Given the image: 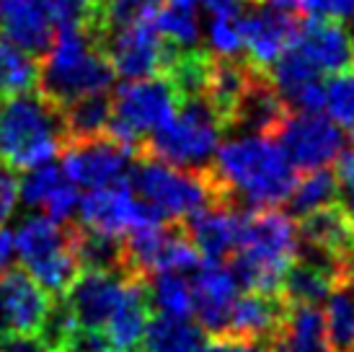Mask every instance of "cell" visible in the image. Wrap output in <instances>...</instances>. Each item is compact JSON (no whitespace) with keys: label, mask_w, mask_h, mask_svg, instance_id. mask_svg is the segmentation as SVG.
Here are the masks:
<instances>
[{"label":"cell","mask_w":354,"mask_h":352,"mask_svg":"<svg viewBox=\"0 0 354 352\" xmlns=\"http://www.w3.org/2000/svg\"><path fill=\"white\" fill-rule=\"evenodd\" d=\"M215 171L243 210L285 205L297 182V171L274 137L241 135L217 146Z\"/></svg>","instance_id":"cell-1"},{"label":"cell","mask_w":354,"mask_h":352,"mask_svg":"<svg viewBox=\"0 0 354 352\" xmlns=\"http://www.w3.org/2000/svg\"><path fill=\"white\" fill-rule=\"evenodd\" d=\"M117 78L104 39L91 26H62L50 52L39 60L34 91L62 109L73 98L109 91Z\"/></svg>","instance_id":"cell-2"},{"label":"cell","mask_w":354,"mask_h":352,"mask_svg":"<svg viewBox=\"0 0 354 352\" xmlns=\"http://www.w3.org/2000/svg\"><path fill=\"white\" fill-rule=\"evenodd\" d=\"M297 256V225L279 207L248 210L241 244L225 259L236 283L246 290L277 293L287 264Z\"/></svg>","instance_id":"cell-3"},{"label":"cell","mask_w":354,"mask_h":352,"mask_svg":"<svg viewBox=\"0 0 354 352\" xmlns=\"http://www.w3.org/2000/svg\"><path fill=\"white\" fill-rule=\"evenodd\" d=\"M135 161L138 164L132 166L127 179L129 186L166 220H184L207 205H220V202L238 205L212 166L181 168L150 156H138Z\"/></svg>","instance_id":"cell-4"},{"label":"cell","mask_w":354,"mask_h":352,"mask_svg":"<svg viewBox=\"0 0 354 352\" xmlns=\"http://www.w3.org/2000/svg\"><path fill=\"white\" fill-rule=\"evenodd\" d=\"M65 143L62 112L34 88L0 104V161L16 171L41 166Z\"/></svg>","instance_id":"cell-5"},{"label":"cell","mask_w":354,"mask_h":352,"mask_svg":"<svg viewBox=\"0 0 354 352\" xmlns=\"http://www.w3.org/2000/svg\"><path fill=\"white\" fill-rule=\"evenodd\" d=\"M223 132L225 127L205 96L184 98L174 117L145 137L138 156L158 158L181 168H205L212 164Z\"/></svg>","instance_id":"cell-6"},{"label":"cell","mask_w":354,"mask_h":352,"mask_svg":"<svg viewBox=\"0 0 354 352\" xmlns=\"http://www.w3.org/2000/svg\"><path fill=\"white\" fill-rule=\"evenodd\" d=\"M181 104V96L166 76L129 80L111 94V122L109 135L117 137L135 156L145 137L174 117Z\"/></svg>","instance_id":"cell-7"},{"label":"cell","mask_w":354,"mask_h":352,"mask_svg":"<svg viewBox=\"0 0 354 352\" xmlns=\"http://www.w3.org/2000/svg\"><path fill=\"white\" fill-rule=\"evenodd\" d=\"M354 137V130H344L339 122L326 117L324 112L315 114H295L290 112L285 125L279 127L274 140L287 153L290 164L300 171L331 166L342 156Z\"/></svg>","instance_id":"cell-8"},{"label":"cell","mask_w":354,"mask_h":352,"mask_svg":"<svg viewBox=\"0 0 354 352\" xmlns=\"http://www.w3.org/2000/svg\"><path fill=\"white\" fill-rule=\"evenodd\" d=\"M163 220L166 218L160 215L156 207H150L145 200L135 195L127 176L114 184L91 189L88 195L78 200V223L91 231L124 236L132 228L156 225Z\"/></svg>","instance_id":"cell-9"},{"label":"cell","mask_w":354,"mask_h":352,"mask_svg":"<svg viewBox=\"0 0 354 352\" xmlns=\"http://www.w3.org/2000/svg\"><path fill=\"white\" fill-rule=\"evenodd\" d=\"M57 156L62 161V174L73 184L99 189L124 179L127 164L135 158V153L127 146H122L117 137L104 132L83 140H65Z\"/></svg>","instance_id":"cell-10"},{"label":"cell","mask_w":354,"mask_h":352,"mask_svg":"<svg viewBox=\"0 0 354 352\" xmlns=\"http://www.w3.org/2000/svg\"><path fill=\"white\" fill-rule=\"evenodd\" d=\"M300 13L277 8L272 3H256L251 13L241 16V39L246 60L254 68L269 73L274 60L285 52L297 34L300 26Z\"/></svg>","instance_id":"cell-11"},{"label":"cell","mask_w":354,"mask_h":352,"mask_svg":"<svg viewBox=\"0 0 354 352\" xmlns=\"http://www.w3.org/2000/svg\"><path fill=\"white\" fill-rule=\"evenodd\" d=\"M52 306V295L24 267H13L0 277V337H37Z\"/></svg>","instance_id":"cell-12"},{"label":"cell","mask_w":354,"mask_h":352,"mask_svg":"<svg viewBox=\"0 0 354 352\" xmlns=\"http://www.w3.org/2000/svg\"><path fill=\"white\" fill-rule=\"evenodd\" d=\"M104 49L119 78L138 80L160 76L166 39L158 34L153 19H140L111 31L104 42Z\"/></svg>","instance_id":"cell-13"},{"label":"cell","mask_w":354,"mask_h":352,"mask_svg":"<svg viewBox=\"0 0 354 352\" xmlns=\"http://www.w3.org/2000/svg\"><path fill=\"white\" fill-rule=\"evenodd\" d=\"M246 218L248 210H243L241 205L220 202V205H207L197 213H192L181 223L205 262L225 264L227 256L241 244Z\"/></svg>","instance_id":"cell-14"},{"label":"cell","mask_w":354,"mask_h":352,"mask_svg":"<svg viewBox=\"0 0 354 352\" xmlns=\"http://www.w3.org/2000/svg\"><path fill=\"white\" fill-rule=\"evenodd\" d=\"M129 277L122 272H104V270H83L75 277V283L62 293L65 303L75 324L104 329L111 313L124 298Z\"/></svg>","instance_id":"cell-15"},{"label":"cell","mask_w":354,"mask_h":352,"mask_svg":"<svg viewBox=\"0 0 354 352\" xmlns=\"http://www.w3.org/2000/svg\"><path fill=\"white\" fill-rule=\"evenodd\" d=\"M287 117H290V109L274 88L269 73L254 70V76L233 107L230 130H236L241 135L274 137Z\"/></svg>","instance_id":"cell-16"},{"label":"cell","mask_w":354,"mask_h":352,"mask_svg":"<svg viewBox=\"0 0 354 352\" xmlns=\"http://www.w3.org/2000/svg\"><path fill=\"white\" fill-rule=\"evenodd\" d=\"M238 295V283L223 262H205L194 270L192 280V316L207 337L225 332L227 313Z\"/></svg>","instance_id":"cell-17"},{"label":"cell","mask_w":354,"mask_h":352,"mask_svg":"<svg viewBox=\"0 0 354 352\" xmlns=\"http://www.w3.org/2000/svg\"><path fill=\"white\" fill-rule=\"evenodd\" d=\"M292 44L321 73H331L334 76V73L352 68L349 34H346L344 24L339 19H324V16L300 19V26H297Z\"/></svg>","instance_id":"cell-18"},{"label":"cell","mask_w":354,"mask_h":352,"mask_svg":"<svg viewBox=\"0 0 354 352\" xmlns=\"http://www.w3.org/2000/svg\"><path fill=\"white\" fill-rule=\"evenodd\" d=\"M287 303L279 293H261V290H246L236 295V301L227 313L225 332L220 337L233 340H251V342H266L279 326Z\"/></svg>","instance_id":"cell-19"},{"label":"cell","mask_w":354,"mask_h":352,"mask_svg":"<svg viewBox=\"0 0 354 352\" xmlns=\"http://www.w3.org/2000/svg\"><path fill=\"white\" fill-rule=\"evenodd\" d=\"M0 34L41 60L55 42V24L37 0H0Z\"/></svg>","instance_id":"cell-20"},{"label":"cell","mask_w":354,"mask_h":352,"mask_svg":"<svg viewBox=\"0 0 354 352\" xmlns=\"http://www.w3.org/2000/svg\"><path fill=\"white\" fill-rule=\"evenodd\" d=\"M269 352H331L326 340L324 311L318 306H287L274 334L266 340Z\"/></svg>","instance_id":"cell-21"},{"label":"cell","mask_w":354,"mask_h":352,"mask_svg":"<svg viewBox=\"0 0 354 352\" xmlns=\"http://www.w3.org/2000/svg\"><path fill=\"white\" fill-rule=\"evenodd\" d=\"M150 313H153V306H150L148 280L129 277L122 303L117 306V311L111 313V319L104 326L111 347L119 352H138Z\"/></svg>","instance_id":"cell-22"},{"label":"cell","mask_w":354,"mask_h":352,"mask_svg":"<svg viewBox=\"0 0 354 352\" xmlns=\"http://www.w3.org/2000/svg\"><path fill=\"white\" fill-rule=\"evenodd\" d=\"M75 238V220L57 223L47 215H31L19 225V234H13L16 254L21 259V267L26 270L37 264L44 256L59 252L62 246H70Z\"/></svg>","instance_id":"cell-23"},{"label":"cell","mask_w":354,"mask_h":352,"mask_svg":"<svg viewBox=\"0 0 354 352\" xmlns=\"http://www.w3.org/2000/svg\"><path fill=\"white\" fill-rule=\"evenodd\" d=\"M207 334L189 319H171L163 313H150L138 352H199Z\"/></svg>","instance_id":"cell-24"},{"label":"cell","mask_w":354,"mask_h":352,"mask_svg":"<svg viewBox=\"0 0 354 352\" xmlns=\"http://www.w3.org/2000/svg\"><path fill=\"white\" fill-rule=\"evenodd\" d=\"M59 112H62L65 140L104 135L109 132V122H111V91H96V94L73 98Z\"/></svg>","instance_id":"cell-25"},{"label":"cell","mask_w":354,"mask_h":352,"mask_svg":"<svg viewBox=\"0 0 354 352\" xmlns=\"http://www.w3.org/2000/svg\"><path fill=\"white\" fill-rule=\"evenodd\" d=\"M328 202H336V174L328 166L305 171L285 200L287 215L292 218H303Z\"/></svg>","instance_id":"cell-26"},{"label":"cell","mask_w":354,"mask_h":352,"mask_svg":"<svg viewBox=\"0 0 354 352\" xmlns=\"http://www.w3.org/2000/svg\"><path fill=\"white\" fill-rule=\"evenodd\" d=\"M37 68L39 60L0 34V104L31 91L37 83Z\"/></svg>","instance_id":"cell-27"},{"label":"cell","mask_w":354,"mask_h":352,"mask_svg":"<svg viewBox=\"0 0 354 352\" xmlns=\"http://www.w3.org/2000/svg\"><path fill=\"white\" fill-rule=\"evenodd\" d=\"M148 293L153 313L171 319H192V283L184 272H156L148 280Z\"/></svg>","instance_id":"cell-28"},{"label":"cell","mask_w":354,"mask_h":352,"mask_svg":"<svg viewBox=\"0 0 354 352\" xmlns=\"http://www.w3.org/2000/svg\"><path fill=\"white\" fill-rule=\"evenodd\" d=\"M326 340L328 347L346 352L354 344V285H344L326 298Z\"/></svg>","instance_id":"cell-29"},{"label":"cell","mask_w":354,"mask_h":352,"mask_svg":"<svg viewBox=\"0 0 354 352\" xmlns=\"http://www.w3.org/2000/svg\"><path fill=\"white\" fill-rule=\"evenodd\" d=\"M153 24H156L158 34L166 42H171V44H176V47H197L199 24L194 8L171 6V3L160 0L156 16H153Z\"/></svg>","instance_id":"cell-30"},{"label":"cell","mask_w":354,"mask_h":352,"mask_svg":"<svg viewBox=\"0 0 354 352\" xmlns=\"http://www.w3.org/2000/svg\"><path fill=\"white\" fill-rule=\"evenodd\" d=\"M29 174L19 179V197L24 200L26 207H44L50 195L57 189L68 176L62 174V168L55 166L52 161L41 164V166L26 168Z\"/></svg>","instance_id":"cell-31"},{"label":"cell","mask_w":354,"mask_h":352,"mask_svg":"<svg viewBox=\"0 0 354 352\" xmlns=\"http://www.w3.org/2000/svg\"><path fill=\"white\" fill-rule=\"evenodd\" d=\"M326 107L334 122L344 130H354V68L334 73L326 86Z\"/></svg>","instance_id":"cell-32"},{"label":"cell","mask_w":354,"mask_h":352,"mask_svg":"<svg viewBox=\"0 0 354 352\" xmlns=\"http://www.w3.org/2000/svg\"><path fill=\"white\" fill-rule=\"evenodd\" d=\"M55 26H91L93 29V0H37Z\"/></svg>","instance_id":"cell-33"},{"label":"cell","mask_w":354,"mask_h":352,"mask_svg":"<svg viewBox=\"0 0 354 352\" xmlns=\"http://www.w3.org/2000/svg\"><path fill=\"white\" fill-rule=\"evenodd\" d=\"M207 39L215 55H243V39H241V19H225L212 16L207 26Z\"/></svg>","instance_id":"cell-34"},{"label":"cell","mask_w":354,"mask_h":352,"mask_svg":"<svg viewBox=\"0 0 354 352\" xmlns=\"http://www.w3.org/2000/svg\"><path fill=\"white\" fill-rule=\"evenodd\" d=\"M336 202L344 207L354 220V137L352 143L336 158Z\"/></svg>","instance_id":"cell-35"},{"label":"cell","mask_w":354,"mask_h":352,"mask_svg":"<svg viewBox=\"0 0 354 352\" xmlns=\"http://www.w3.org/2000/svg\"><path fill=\"white\" fill-rule=\"evenodd\" d=\"M111 350L114 347H111L104 329H91V326L75 324L55 352H111Z\"/></svg>","instance_id":"cell-36"},{"label":"cell","mask_w":354,"mask_h":352,"mask_svg":"<svg viewBox=\"0 0 354 352\" xmlns=\"http://www.w3.org/2000/svg\"><path fill=\"white\" fill-rule=\"evenodd\" d=\"M75 207H78V192H75L73 182L65 179V182L50 195V200L44 202V213H47V218H52V220L65 223V220L73 218V210H75Z\"/></svg>","instance_id":"cell-37"},{"label":"cell","mask_w":354,"mask_h":352,"mask_svg":"<svg viewBox=\"0 0 354 352\" xmlns=\"http://www.w3.org/2000/svg\"><path fill=\"white\" fill-rule=\"evenodd\" d=\"M300 13L324 19H354V0H297Z\"/></svg>","instance_id":"cell-38"},{"label":"cell","mask_w":354,"mask_h":352,"mask_svg":"<svg viewBox=\"0 0 354 352\" xmlns=\"http://www.w3.org/2000/svg\"><path fill=\"white\" fill-rule=\"evenodd\" d=\"M19 202V176L16 168H10L8 164L0 161V225H6L13 210Z\"/></svg>","instance_id":"cell-39"},{"label":"cell","mask_w":354,"mask_h":352,"mask_svg":"<svg viewBox=\"0 0 354 352\" xmlns=\"http://www.w3.org/2000/svg\"><path fill=\"white\" fill-rule=\"evenodd\" d=\"M199 352H269L266 342L251 340H233V337H207Z\"/></svg>","instance_id":"cell-40"},{"label":"cell","mask_w":354,"mask_h":352,"mask_svg":"<svg viewBox=\"0 0 354 352\" xmlns=\"http://www.w3.org/2000/svg\"><path fill=\"white\" fill-rule=\"evenodd\" d=\"M209 16H225V19H241L243 16V0H199Z\"/></svg>","instance_id":"cell-41"},{"label":"cell","mask_w":354,"mask_h":352,"mask_svg":"<svg viewBox=\"0 0 354 352\" xmlns=\"http://www.w3.org/2000/svg\"><path fill=\"white\" fill-rule=\"evenodd\" d=\"M13 254H16V241H13V234L0 225V272H6V270L10 267Z\"/></svg>","instance_id":"cell-42"},{"label":"cell","mask_w":354,"mask_h":352,"mask_svg":"<svg viewBox=\"0 0 354 352\" xmlns=\"http://www.w3.org/2000/svg\"><path fill=\"white\" fill-rule=\"evenodd\" d=\"M349 49H352V68H354V31H352V37H349Z\"/></svg>","instance_id":"cell-43"},{"label":"cell","mask_w":354,"mask_h":352,"mask_svg":"<svg viewBox=\"0 0 354 352\" xmlns=\"http://www.w3.org/2000/svg\"><path fill=\"white\" fill-rule=\"evenodd\" d=\"M251 3H259V0H251Z\"/></svg>","instance_id":"cell-44"},{"label":"cell","mask_w":354,"mask_h":352,"mask_svg":"<svg viewBox=\"0 0 354 352\" xmlns=\"http://www.w3.org/2000/svg\"><path fill=\"white\" fill-rule=\"evenodd\" d=\"M331 352H339V350H331Z\"/></svg>","instance_id":"cell-45"},{"label":"cell","mask_w":354,"mask_h":352,"mask_svg":"<svg viewBox=\"0 0 354 352\" xmlns=\"http://www.w3.org/2000/svg\"><path fill=\"white\" fill-rule=\"evenodd\" d=\"M117 352H119V350H117Z\"/></svg>","instance_id":"cell-46"}]
</instances>
